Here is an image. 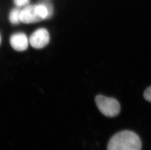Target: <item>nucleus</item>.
<instances>
[{
	"label": "nucleus",
	"mask_w": 151,
	"mask_h": 150,
	"mask_svg": "<svg viewBox=\"0 0 151 150\" xmlns=\"http://www.w3.org/2000/svg\"><path fill=\"white\" fill-rule=\"evenodd\" d=\"M142 143L139 136L131 131H122L110 139L107 150H141Z\"/></svg>",
	"instance_id": "1"
},
{
	"label": "nucleus",
	"mask_w": 151,
	"mask_h": 150,
	"mask_svg": "<svg viewBox=\"0 0 151 150\" xmlns=\"http://www.w3.org/2000/svg\"><path fill=\"white\" fill-rule=\"evenodd\" d=\"M53 12L52 6L49 3L27 6L21 12V21L24 24L38 23L50 18Z\"/></svg>",
	"instance_id": "2"
},
{
	"label": "nucleus",
	"mask_w": 151,
	"mask_h": 150,
	"mask_svg": "<svg viewBox=\"0 0 151 150\" xmlns=\"http://www.w3.org/2000/svg\"><path fill=\"white\" fill-rule=\"evenodd\" d=\"M96 104L101 113L107 117L117 116L120 112V105L114 98L98 95L95 99Z\"/></svg>",
	"instance_id": "3"
},
{
	"label": "nucleus",
	"mask_w": 151,
	"mask_h": 150,
	"mask_svg": "<svg viewBox=\"0 0 151 150\" xmlns=\"http://www.w3.org/2000/svg\"><path fill=\"white\" fill-rule=\"evenodd\" d=\"M50 40V34L46 29H38L31 35L29 41L33 48L41 49L46 46Z\"/></svg>",
	"instance_id": "4"
},
{
	"label": "nucleus",
	"mask_w": 151,
	"mask_h": 150,
	"mask_svg": "<svg viewBox=\"0 0 151 150\" xmlns=\"http://www.w3.org/2000/svg\"><path fill=\"white\" fill-rule=\"evenodd\" d=\"M10 44L15 50L23 51L27 49L29 40L26 34L23 33H17L10 37Z\"/></svg>",
	"instance_id": "5"
},
{
	"label": "nucleus",
	"mask_w": 151,
	"mask_h": 150,
	"mask_svg": "<svg viewBox=\"0 0 151 150\" xmlns=\"http://www.w3.org/2000/svg\"><path fill=\"white\" fill-rule=\"evenodd\" d=\"M21 11L19 9H14L10 12L9 19L10 23L13 24H18L21 21L20 15Z\"/></svg>",
	"instance_id": "6"
},
{
	"label": "nucleus",
	"mask_w": 151,
	"mask_h": 150,
	"mask_svg": "<svg viewBox=\"0 0 151 150\" xmlns=\"http://www.w3.org/2000/svg\"><path fill=\"white\" fill-rule=\"evenodd\" d=\"M144 98L146 101L151 102V86L147 88L144 92Z\"/></svg>",
	"instance_id": "7"
},
{
	"label": "nucleus",
	"mask_w": 151,
	"mask_h": 150,
	"mask_svg": "<svg viewBox=\"0 0 151 150\" xmlns=\"http://www.w3.org/2000/svg\"><path fill=\"white\" fill-rule=\"evenodd\" d=\"M29 0H14L15 4L18 6H23L28 4Z\"/></svg>",
	"instance_id": "8"
},
{
	"label": "nucleus",
	"mask_w": 151,
	"mask_h": 150,
	"mask_svg": "<svg viewBox=\"0 0 151 150\" xmlns=\"http://www.w3.org/2000/svg\"><path fill=\"white\" fill-rule=\"evenodd\" d=\"M1 36H0V43H1Z\"/></svg>",
	"instance_id": "9"
}]
</instances>
